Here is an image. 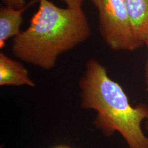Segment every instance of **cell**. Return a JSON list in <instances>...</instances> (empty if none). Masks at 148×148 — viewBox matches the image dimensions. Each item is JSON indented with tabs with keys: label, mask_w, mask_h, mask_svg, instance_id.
<instances>
[{
	"label": "cell",
	"mask_w": 148,
	"mask_h": 148,
	"mask_svg": "<svg viewBox=\"0 0 148 148\" xmlns=\"http://www.w3.org/2000/svg\"><path fill=\"white\" fill-rule=\"evenodd\" d=\"M145 125H146V128L148 130V119L146 121V123H145Z\"/></svg>",
	"instance_id": "8fae6325"
},
{
	"label": "cell",
	"mask_w": 148,
	"mask_h": 148,
	"mask_svg": "<svg viewBox=\"0 0 148 148\" xmlns=\"http://www.w3.org/2000/svg\"><path fill=\"white\" fill-rule=\"evenodd\" d=\"M66 3V6L70 8H79L82 7L84 0H61Z\"/></svg>",
	"instance_id": "ba28073f"
},
{
	"label": "cell",
	"mask_w": 148,
	"mask_h": 148,
	"mask_svg": "<svg viewBox=\"0 0 148 148\" xmlns=\"http://www.w3.org/2000/svg\"><path fill=\"white\" fill-rule=\"evenodd\" d=\"M38 3L29 26L14 38L12 49L20 60L49 69L61 53L87 39L90 28L82 7L60 8L49 0Z\"/></svg>",
	"instance_id": "6da1fadb"
},
{
	"label": "cell",
	"mask_w": 148,
	"mask_h": 148,
	"mask_svg": "<svg viewBox=\"0 0 148 148\" xmlns=\"http://www.w3.org/2000/svg\"><path fill=\"white\" fill-rule=\"evenodd\" d=\"M79 84L82 106L95 111V125L103 134L119 133L129 148H148V137L142 129L143 122L148 119V105L133 106L121 85L93 59L88 61Z\"/></svg>",
	"instance_id": "7a4b0ae2"
},
{
	"label": "cell",
	"mask_w": 148,
	"mask_h": 148,
	"mask_svg": "<svg viewBox=\"0 0 148 148\" xmlns=\"http://www.w3.org/2000/svg\"><path fill=\"white\" fill-rule=\"evenodd\" d=\"M0 85L19 86H35L29 76L26 68L21 62L14 60L4 53H0Z\"/></svg>",
	"instance_id": "277c9868"
},
{
	"label": "cell",
	"mask_w": 148,
	"mask_h": 148,
	"mask_svg": "<svg viewBox=\"0 0 148 148\" xmlns=\"http://www.w3.org/2000/svg\"><path fill=\"white\" fill-rule=\"evenodd\" d=\"M6 6L14 8H21L25 6V0H3Z\"/></svg>",
	"instance_id": "52a82bcc"
},
{
	"label": "cell",
	"mask_w": 148,
	"mask_h": 148,
	"mask_svg": "<svg viewBox=\"0 0 148 148\" xmlns=\"http://www.w3.org/2000/svg\"><path fill=\"white\" fill-rule=\"evenodd\" d=\"M38 0H32L30 3L21 8L5 6L0 9V48L3 49L6 40L11 37L18 36L23 23V13L29 5Z\"/></svg>",
	"instance_id": "5b68a950"
},
{
	"label": "cell",
	"mask_w": 148,
	"mask_h": 148,
	"mask_svg": "<svg viewBox=\"0 0 148 148\" xmlns=\"http://www.w3.org/2000/svg\"><path fill=\"white\" fill-rule=\"evenodd\" d=\"M138 38L143 45L148 40V0H124Z\"/></svg>",
	"instance_id": "8992f818"
},
{
	"label": "cell",
	"mask_w": 148,
	"mask_h": 148,
	"mask_svg": "<svg viewBox=\"0 0 148 148\" xmlns=\"http://www.w3.org/2000/svg\"><path fill=\"white\" fill-rule=\"evenodd\" d=\"M53 148H71V147L67 145H58V146H56V147H53Z\"/></svg>",
	"instance_id": "30bf717a"
},
{
	"label": "cell",
	"mask_w": 148,
	"mask_h": 148,
	"mask_svg": "<svg viewBox=\"0 0 148 148\" xmlns=\"http://www.w3.org/2000/svg\"><path fill=\"white\" fill-rule=\"evenodd\" d=\"M98 11L99 32L111 49L134 51L143 45L135 33L124 0H90Z\"/></svg>",
	"instance_id": "3957f363"
},
{
	"label": "cell",
	"mask_w": 148,
	"mask_h": 148,
	"mask_svg": "<svg viewBox=\"0 0 148 148\" xmlns=\"http://www.w3.org/2000/svg\"><path fill=\"white\" fill-rule=\"evenodd\" d=\"M145 45L147 46V51H148V40L145 42ZM145 84H146V90L148 91V55H147V62H146V64H145Z\"/></svg>",
	"instance_id": "9c48e42d"
}]
</instances>
